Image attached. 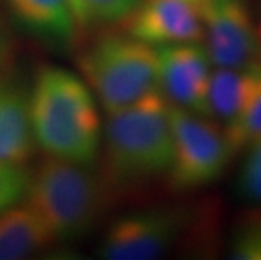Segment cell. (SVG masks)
Wrapping results in <instances>:
<instances>
[{"label": "cell", "instance_id": "7a4b0ae2", "mask_svg": "<svg viewBox=\"0 0 261 260\" xmlns=\"http://www.w3.org/2000/svg\"><path fill=\"white\" fill-rule=\"evenodd\" d=\"M103 173L113 193L137 190L167 176L172 160L169 102L160 90L108 112L101 130Z\"/></svg>", "mask_w": 261, "mask_h": 260}, {"label": "cell", "instance_id": "9a60e30c", "mask_svg": "<svg viewBox=\"0 0 261 260\" xmlns=\"http://www.w3.org/2000/svg\"><path fill=\"white\" fill-rule=\"evenodd\" d=\"M140 0H69L76 26L103 27L123 22Z\"/></svg>", "mask_w": 261, "mask_h": 260}, {"label": "cell", "instance_id": "ffe728a7", "mask_svg": "<svg viewBox=\"0 0 261 260\" xmlns=\"http://www.w3.org/2000/svg\"><path fill=\"white\" fill-rule=\"evenodd\" d=\"M192 2H196V4H199V2H201V0H192Z\"/></svg>", "mask_w": 261, "mask_h": 260}, {"label": "cell", "instance_id": "3957f363", "mask_svg": "<svg viewBox=\"0 0 261 260\" xmlns=\"http://www.w3.org/2000/svg\"><path fill=\"white\" fill-rule=\"evenodd\" d=\"M54 157L29 171L24 203L46 225L56 242L88 235L103 220L115 193L101 173Z\"/></svg>", "mask_w": 261, "mask_h": 260}, {"label": "cell", "instance_id": "d6986e66", "mask_svg": "<svg viewBox=\"0 0 261 260\" xmlns=\"http://www.w3.org/2000/svg\"><path fill=\"white\" fill-rule=\"evenodd\" d=\"M4 54H5V39H4L2 32H0V64H2Z\"/></svg>", "mask_w": 261, "mask_h": 260}, {"label": "cell", "instance_id": "4fadbf2b", "mask_svg": "<svg viewBox=\"0 0 261 260\" xmlns=\"http://www.w3.org/2000/svg\"><path fill=\"white\" fill-rule=\"evenodd\" d=\"M258 68H216L211 71L207 86L211 119H218L227 127L240 117L253 91Z\"/></svg>", "mask_w": 261, "mask_h": 260}, {"label": "cell", "instance_id": "ba28073f", "mask_svg": "<svg viewBox=\"0 0 261 260\" xmlns=\"http://www.w3.org/2000/svg\"><path fill=\"white\" fill-rule=\"evenodd\" d=\"M159 90L167 102L209 117L207 86L211 59L199 42L159 46Z\"/></svg>", "mask_w": 261, "mask_h": 260}, {"label": "cell", "instance_id": "8992f818", "mask_svg": "<svg viewBox=\"0 0 261 260\" xmlns=\"http://www.w3.org/2000/svg\"><path fill=\"white\" fill-rule=\"evenodd\" d=\"M187 206H150L120 215L108 225L98 247L107 260H153L169 253L192 230Z\"/></svg>", "mask_w": 261, "mask_h": 260}, {"label": "cell", "instance_id": "2e32d148", "mask_svg": "<svg viewBox=\"0 0 261 260\" xmlns=\"http://www.w3.org/2000/svg\"><path fill=\"white\" fill-rule=\"evenodd\" d=\"M232 260H261V206L244 213L231 235Z\"/></svg>", "mask_w": 261, "mask_h": 260}, {"label": "cell", "instance_id": "ac0fdd59", "mask_svg": "<svg viewBox=\"0 0 261 260\" xmlns=\"http://www.w3.org/2000/svg\"><path fill=\"white\" fill-rule=\"evenodd\" d=\"M238 190L244 200L261 206V139L248 147V156L238 179Z\"/></svg>", "mask_w": 261, "mask_h": 260}, {"label": "cell", "instance_id": "5b68a950", "mask_svg": "<svg viewBox=\"0 0 261 260\" xmlns=\"http://www.w3.org/2000/svg\"><path fill=\"white\" fill-rule=\"evenodd\" d=\"M169 119L172 160L167 179L172 190L192 191L218 181L232 157L224 127L172 103Z\"/></svg>", "mask_w": 261, "mask_h": 260}, {"label": "cell", "instance_id": "5bb4252c", "mask_svg": "<svg viewBox=\"0 0 261 260\" xmlns=\"http://www.w3.org/2000/svg\"><path fill=\"white\" fill-rule=\"evenodd\" d=\"M224 132L232 156L261 139V66L258 68L256 81L243 112L231 125L224 127Z\"/></svg>", "mask_w": 261, "mask_h": 260}, {"label": "cell", "instance_id": "e0dca14e", "mask_svg": "<svg viewBox=\"0 0 261 260\" xmlns=\"http://www.w3.org/2000/svg\"><path fill=\"white\" fill-rule=\"evenodd\" d=\"M29 171L24 166L0 160V213L24 200Z\"/></svg>", "mask_w": 261, "mask_h": 260}, {"label": "cell", "instance_id": "9c48e42d", "mask_svg": "<svg viewBox=\"0 0 261 260\" xmlns=\"http://www.w3.org/2000/svg\"><path fill=\"white\" fill-rule=\"evenodd\" d=\"M123 31L153 48L202 41V20L192 0H140L123 20Z\"/></svg>", "mask_w": 261, "mask_h": 260}, {"label": "cell", "instance_id": "6da1fadb", "mask_svg": "<svg viewBox=\"0 0 261 260\" xmlns=\"http://www.w3.org/2000/svg\"><path fill=\"white\" fill-rule=\"evenodd\" d=\"M29 115L36 147L47 157L93 166L101 149L96 98L81 76L42 66L29 88Z\"/></svg>", "mask_w": 261, "mask_h": 260}, {"label": "cell", "instance_id": "52a82bcc", "mask_svg": "<svg viewBox=\"0 0 261 260\" xmlns=\"http://www.w3.org/2000/svg\"><path fill=\"white\" fill-rule=\"evenodd\" d=\"M202 39L216 68L261 66V29L248 0H201Z\"/></svg>", "mask_w": 261, "mask_h": 260}, {"label": "cell", "instance_id": "30bf717a", "mask_svg": "<svg viewBox=\"0 0 261 260\" xmlns=\"http://www.w3.org/2000/svg\"><path fill=\"white\" fill-rule=\"evenodd\" d=\"M34 151L29 88L12 80L0 81V160L24 166Z\"/></svg>", "mask_w": 261, "mask_h": 260}, {"label": "cell", "instance_id": "277c9868", "mask_svg": "<svg viewBox=\"0 0 261 260\" xmlns=\"http://www.w3.org/2000/svg\"><path fill=\"white\" fill-rule=\"evenodd\" d=\"M76 66L107 112L159 90L157 49L126 32H103L94 37L77 53Z\"/></svg>", "mask_w": 261, "mask_h": 260}, {"label": "cell", "instance_id": "7c38bea8", "mask_svg": "<svg viewBox=\"0 0 261 260\" xmlns=\"http://www.w3.org/2000/svg\"><path fill=\"white\" fill-rule=\"evenodd\" d=\"M56 240L25 203L0 213V260H22L46 250Z\"/></svg>", "mask_w": 261, "mask_h": 260}, {"label": "cell", "instance_id": "8fae6325", "mask_svg": "<svg viewBox=\"0 0 261 260\" xmlns=\"http://www.w3.org/2000/svg\"><path fill=\"white\" fill-rule=\"evenodd\" d=\"M9 14L27 34L51 46H69L76 20L69 0H2Z\"/></svg>", "mask_w": 261, "mask_h": 260}]
</instances>
